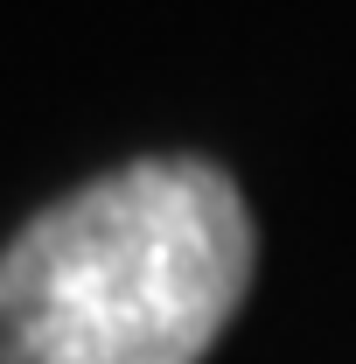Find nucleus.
I'll return each mask as SVG.
<instances>
[{
  "label": "nucleus",
  "instance_id": "1",
  "mask_svg": "<svg viewBox=\"0 0 356 364\" xmlns=\"http://www.w3.org/2000/svg\"><path fill=\"white\" fill-rule=\"evenodd\" d=\"M259 267L217 161L154 154L84 182L0 252V364H203Z\"/></svg>",
  "mask_w": 356,
  "mask_h": 364
}]
</instances>
